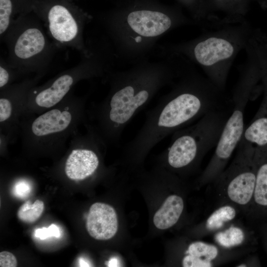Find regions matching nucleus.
I'll return each mask as SVG.
<instances>
[{"mask_svg": "<svg viewBox=\"0 0 267 267\" xmlns=\"http://www.w3.org/2000/svg\"><path fill=\"white\" fill-rule=\"evenodd\" d=\"M266 113L261 112L262 114L245 128L238 146L254 148L255 145L259 147L267 145V112Z\"/></svg>", "mask_w": 267, "mask_h": 267, "instance_id": "f3484780", "label": "nucleus"}, {"mask_svg": "<svg viewBox=\"0 0 267 267\" xmlns=\"http://www.w3.org/2000/svg\"><path fill=\"white\" fill-rule=\"evenodd\" d=\"M164 61H141L110 76V89L100 112L104 138L118 142L125 127L139 111L171 80Z\"/></svg>", "mask_w": 267, "mask_h": 267, "instance_id": "f257e3e1", "label": "nucleus"}, {"mask_svg": "<svg viewBox=\"0 0 267 267\" xmlns=\"http://www.w3.org/2000/svg\"><path fill=\"white\" fill-rule=\"evenodd\" d=\"M17 265V260L11 253L7 251L0 253V267H15Z\"/></svg>", "mask_w": 267, "mask_h": 267, "instance_id": "b1692460", "label": "nucleus"}, {"mask_svg": "<svg viewBox=\"0 0 267 267\" xmlns=\"http://www.w3.org/2000/svg\"><path fill=\"white\" fill-rule=\"evenodd\" d=\"M254 204L267 207V161L260 164L258 168L256 166L255 186L250 207Z\"/></svg>", "mask_w": 267, "mask_h": 267, "instance_id": "a211bd4d", "label": "nucleus"}, {"mask_svg": "<svg viewBox=\"0 0 267 267\" xmlns=\"http://www.w3.org/2000/svg\"><path fill=\"white\" fill-rule=\"evenodd\" d=\"M71 113L68 110L54 109L37 117L31 126V132L37 137L47 136L62 132L70 125Z\"/></svg>", "mask_w": 267, "mask_h": 267, "instance_id": "ddd939ff", "label": "nucleus"}, {"mask_svg": "<svg viewBox=\"0 0 267 267\" xmlns=\"http://www.w3.org/2000/svg\"><path fill=\"white\" fill-rule=\"evenodd\" d=\"M99 159L92 150H74L68 156L65 167L66 176L72 180H82L92 175L98 168Z\"/></svg>", "mask_w": 267, "mask_h": 267, "instance_id": "f8f14e48", "label": "nucleus"}, {"mask_svg": "<svg viewBox=\"0 0 267 267\" xmlns=\"http://www.w3.org/2000/svg\"><path fill=\"white\" fill-rule=\"evenodd\" d=\"M86 226L89 235L96 240H106L112 238L118 227L115 209L104 203L93 204L88 214Z\"/></svg>", "mask_w": 267, "mask_h": 267, "instance_id": "9d476101", "label": "nucleus"}, {"mask_svg": "<svg viewBox=\"0 0 267 267\" xmlns=\"http://www.w3.org/2000/svg\"><path fill=\"white\" fill-rule=\"evenodd\" d=\"M37 15L57 47H71L80 53L88 50L83 35L85 26L91 19L89 15L61 3L48 5Z\"/></svg>", "mask_w": 267, "mask_h": 267, "instance_id": "1a4fd4ad", "label": "nucleus"}, {"mask_svg": "<svg viewBox=\"0 0 267 267\" xmlns=\"http://www.w3.org/2000/svg\"><path fill=\"white\" fill-rule=\"evenodd\" d=\"M34 235L36 237L44 240L51 237L59 238L61 236V232L56 225L51 224L48 227H43L37 229L35 231Z\"/></svg>", "mask_w": 267, "mask_h": 267, "instance_id": "aec40b11", "label": "nucleus"}, {"mask_svg": "<svg viewBox=\"0 0 267 267\" xmlns=\"http://www.w3.org/2000/svg\"><path fill=\"white\" fill-rule=\"evenodd\" d=\"M13 70L3 58L0 61V88L5 87L10 82L11 72Z\"/></svg>", "mask_w": 267, "mask_h": 267, "instance_id": "4be33fe9", "label": "nucleus"}, {"mask_svg": "<svg viewBox=\"0 0 267 267\" xmlns=\"http://www.w3.org/2000/svg\"><path fill=\"white\" fill-rule=\"evenodd\" d=\"M248 233L243 225L231 222L214 234L215 243L222 247L235 249L246 248Z\"/></svg>", "mask_w": 267, "mask_h": 267, "instance_id": "dca6fc26", "label": "nucleus"}, {"mask_svg": "<svg viewBox=\"0 0 267 267\" xmlns=\"http://www.w3.org/2000/svg\"><path fill=\"white\" fill-rule=\"evenodd\" d=\"M217 100L191 85H183L161 97L146 113L142 127L125 146L136 154L149 151L171 134L219 108Z\"/></svg>", "mask_w": 267, "mask_h": 267, "instance_id": "f03ea898", "label": "nucleus"}, {"mask_svg": "<svg viewBox=\"0 0 267 267\" xmlns=\"http://www.w3.org/2000/svg\"><path fill=\"white\" fill-rule=\"evenodd\" d=\"M44 209V203L42 201L37 199L33 204L28 201L19 208L17 217L25 222L33 223L40 218Z\"/></svg>", "mask_w": 267, "mask_h": 267, "instance_id": "6ab92c4d", "label": "nucleus"}, {"mask_svg": "<svg viewBox=\"0 0 267 267\" xmlns=\"http://www.w3.org/2000/svg\"><path fill=\"white\" fill-rule=\"evenodd\" d=\"M182 198L177 194L168 196L160 208L155 213L153 223L160 229H166L176 224L184 209Z\"/></svg>", "mask_w": 267, "mask_h": 267, "instance_id": "2eb2a0df", "label": "nucleus"}, {"mask_svg": "<svg viewBox=\"0 0 267 267\" xmlns=\"http://www.w3.org/2000/svg\"><path fill=\"white\" fill-rule=\"evenodd\" d=\"M10 99L5 95L0 99V122H3L9 118L12 113Z\"/></svg>", "mask_w": 267, "mask_h": 267, "instance_id": "5701e85b", "label": "nucleus"}, {"mask_svg": "<svg viewBox=\"0 0 267 267\" xmlns=\"http://www.w3.org/2000/svg\"><path fill=\"white\" fill-rule=\"evenodd\" d=\"M32 189V186L28 181L21 180L14 185L13 194L16 197L24 199L30 195Z\"/></svg>", "mask_w": 267, "mask_h": 267, "instance_id": "412c9836", "label": "nucleus"}, {"mask_svg": "<svg viewBox=\"0 0 267 267\" xmlns=\"http://www.w3.org/2000/svg\"><path fill=\"white\" fill-rule=\"evenodd\" d=\"M79 265L80 267H89V264L86 260L82 258L79 260Z\"/></svg>", "mask_w": 267, "mask_h": 267, "instance_id": "393cba45", "label": "nucleus"}, {"mask_svg": "<svg viewBox=\"0 0 267 267\" xmlns=\"http://www.w3.org/2000/svg\"><path fill=\"white\" fill-rule=\"evenodd\" d=\"M108 266L109 267H115L117 266V260L114 259L112 258L111 259L109 262L108 264Z\"/></svg>", "mask_w": 267, "mask_h": 267, "instance_id": "a878e982", "label": "nucleus"}, {"mask_svg": "<svg viewBox=\"0 0 267 267\" xmlns=\"http://www.w3.org/2000/svg\"><path fill=\"white\" fill-rule=\"evenodd\" d=\"M234 47L228 41L211 37L197 43L192 49L193 55L201 65L211 66L220 61L229 58Z\"/></svg>", "mask_w": 267, "mask_h": 267, "instance_id": "9b49d317", "label": "nucleus"}, {"mask_svg": "<svg viewBox=\"0 0 267 267\" xmlns=\"http://www.w3.org/2000/svg\"><path fill=\"white\" fill-rule=\"evenodd\" d=\"M0 40L8 48L7 62L19 72L44 71L57 48L49 41L41 21L26 14L16 18Z\"/></svg>", "mask_w": 267, "mask_h": 267, "instance_id": "20e7f679", "label": "nucleus"}, {"mask_svg": "<svg viewBox=\"0 0 267 267\" xmlns=\"http://www.w3.org/2000/svg\"><path fill=\"white\" fill-rule=\"evenodd\" d=\"M245 82L233 98V108L226 121L210 161L199 178V186L212 182L226 166L242 137L248 92Z\"/></svg>", "mask_w": 267, "mask_h": 267, "instance_id": "6e6552de", "label": "nucleus"}, {"mask_svg": "<svg viewBox=\"0 0 267 267\" xmlns=\"http://www.w3.org/2000/svg\"><path fill=\"white\" fill-rule=\"evenodd\" d=\"M106 53L99 47L88 45V50L81 53V60L76 66L60 74L35 93L33 92L36 104L44 108L52 107L59 102L78 81L105 73L108 67Z\"/></svg>", "mask_w": 267, "mask_h": 267, "instance_id": "0eeeda50", "label": "nucleus"}, {"mask_svg": "<svg viewBox=\"0 0 267 267\" xmlns=\"http://www.w3.org/2000/svg\"><path fill=\"white\" fill-rule=\"evenodd\" d=\"M239 213H241L240 210L232 204L218 205L217 208L199 225L198 234L201 237H205L215 234L232 222Z\"/></svg>", "mask_w": 267, "mask_h": 267, "instance_id": "4468645a", "label": "nucleus"}, {"mask_svg": "<svg viewBox=\"0 0 267 267\" xmlns=\"http://www.w3.org/2000/svg\"><path fill=\"white\" fill-rule=\"evenodd\" d=\"M103 23L118 54L136 59L148 53L175 21L162 4L136 1L112 12Z\"/></svg>", "mask_w": 267, "mask_h": 267, "instance_id": "7ed1b4c3", "label": "nucleus"}, {"mask_svg": "<svg viewBox=\"0 0 267 267\" xmlns=\"http://www.w3.org/2000/svg\"><path fill=\"white\" fill-rule=\"evenodd\" d=\"M238 152L228 167L210 184H212L219 204H230L241 213L250 208L256 178L255 150L238 146Z\"/></svg>", "mask_w": 267, "mask_h": 267, "instance_id": "423d86ee", "label": "nucleus"}, {"mask_svg": "<svg viewBox=\"0 0 267 267\" xmlns=\"http://www.w3.org/2000/svg\"><path fill=\"white\" fill-rule=\"evenodd\" d=\"M230 112L216 109L174 133L166 150L169 166L181 170L200 163L216 146Z\"/></svg>", "mask_w": 267, "mask_h": 267, "instance_id": "39448f33", "label": "nucleus"}]
</instances>
